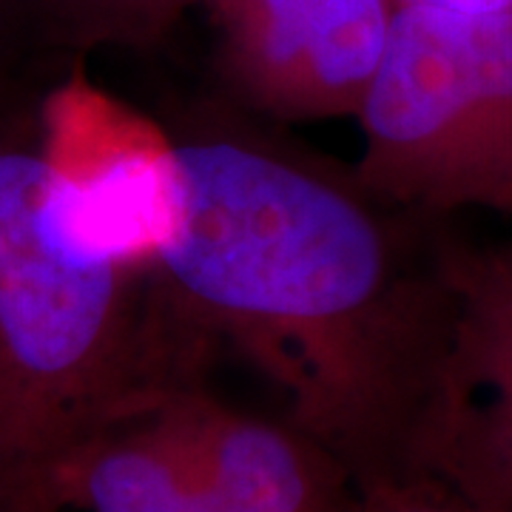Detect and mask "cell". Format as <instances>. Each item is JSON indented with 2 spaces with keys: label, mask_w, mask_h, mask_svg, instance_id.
Here are the masks:
<instances>
[{
  "label": "cell",
  "mask_w": 512,
  "mask_h": 512,
  "mask_svg": "<svg viewBox=\"0 0 512 512\" xmlns=\"http://www.w3.org/2000/svg\"><path fill=\"white\" fill-rule=\"evenodd\" d=\"M154 262L205 333L288 399L353 487L416 476L450 325L441 237L350 168L228 106L168 123Z\"/></svg>",
  "instance_id": "cell-1"
},
{
  "label": "cell",
  "mask_w": 512,
  "mask_h": 512,
  "mask_svg": "<svg viewBox=\"0 0 512 512\" xmlns=\"http://www.w3.org/2000/svg\"><path fill=\"white\" fill-rule=\"evenodd\" d=\"M345 512H490L436 476H407L359 487Z\"/></svg>",
  "instance_id": "cell-9"
},
{
  "label": "cell",
  "mask_w": 512,
  "mask_h": 512,
  "mask_svg": "<svg viewBox=\"0 0 512 512\" xmlns=\"http://www.w3.org/2000/svg\"><path fill=\"white\" fill-rule=\"evenodd\" d=\"M399 9H430L450 15H501V12H512V0H399Z\"/></svg>",
  "instance_id": "cell-10"
},
{
  "label": "cell",
  "mask_w": 512,
  "mask_h": 512,
  "mask_svg": "<svg viewBox=\"0 0 512 512\" xmlns=\"http://www.w3.org/2000/svg\"><path fill=\"white\" fill-rule=\"evenodd\" d=\"M450 325L421 421L416 476L512 512V245L441 237Z\"/></svg>",
  "instance_id": "cell-4"
},
{
  "label": "cell",
  "mask_w": 512,
  "mask_h": 512,
  "mask_svg": "<svg viewBox=\"0 0 512 512\" xmlns=\"http://www.w3.org/2000/svg\"><path fill=\"white\" fill-rule=\"evenodd\" d=\"M220 72L239 109L282 123L356 117L399 0H211Z\"/></svg>",
  "instance_id": "cell-5"
},
{
  "label": "cell",
  "mask_w": 512,
  "mask_h": 512,
  "mask_svg": "<svg viewBox=\"0 0 512 512\" xmlns=\"http://www.w3.org/2000/svg\"><path fill=\"white\" fill-rule=\"evenodd\" d=\"M26 512H222L160 404L80 444Z\"/></svg>",
  "instance_id": "cell-7"
},
{
  "label": "cell",
  "mask_w": 512,
  "mask_h": 512,
  "mask_svg": "<svg viewBox=\"0 0 512 512\" xmlns=\"http://www.w3.org/2000/svg\"><path fill=\"white\" fill-rule=\"evenodd\" d=\"M211 0H0V72L55 86L103 49L151 52Z\"/></svg>",
  "instance_id": "cell-8"
},
{
  "label": "cell",
  "mask_w": 512,
  "mask_h": 512,
  "mask_svg": "<svg viewBox=\"0 0 512 512\" xmlns=\"http://www.w3.org/2000/svg\"><path fill=\"white\" fill-rule=\"evenodd\" d=\"M160 410L222 512H345L350 473L291 421L222 404L208 384L171 393Z\"/></svg>",
  "instance_id": "cell-6"
},
{
  "label": "cell",
  "mask_w": 512,
  "mask_h": 512,
  "mask_svg": "<svg viewBox=\"0 0 512 512\" xmlns=\"http://www.w3.org/2000/svg\"><path fill=\"white\" fill-rule=\"evenodd\" d=\"M356 117L365 148L350 171L370 194L421 217L512 220V12L399 9Z\"/></svg>",
  "instance_id": "cell-3"
},
{
  "label": "cell",
  "mask_w": 512,
  "mask_h": 512,
  "mask_svg": "<svg viewBox=\"0 0 512 512\" xmlns=\"http://www.w3.org/2000/svg\"><path fill=\"white\" fill-rule=\"evenodd\" d=\"M52 86L0 72V512L80 444L205 382L214 336L60 157Z\"/></svg>",
  "instance_id": "cell-2"
}]
</instances>
